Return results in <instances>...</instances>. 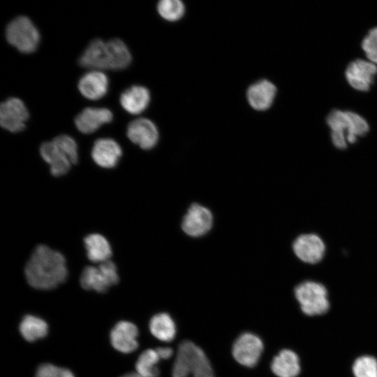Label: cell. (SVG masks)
Instances as JSON below:
<instances>
[{
    "label": "cell",
    "instance_id": "cell-26",
    "mask_svg": "<svg viewBox=\"0 0 377 377\" xmlns=\"http://www.w3.org/2000/svg\"><path fill=\"white\" fill-rule=\"evenodd\" d=\"M157 10L164 20L176 22L184 16L185 6L179 0H161L157 4Z\"/></svg>",
    "mask_w": 377,
    "mask_h": 377
},
{
    "label": "cell",
    "instance_id": "cell-11",
    "mask_svg": "<svg viewBox=\"0 0 377 377\" xmlns=\"http://www.w3.org/2000/svg\"><path fill=\"white\" fill-rule=\"evenodd\" d=\"M29 112L25 105L17 98H9L0 105V124L4 129L17 133L25 128Z\"/></svg>",
    "mask_w": 377,
    "mask_h": 377
},
{
    "label": "cell",
    "instance_id": "cell-12",
    "mask_svg": "<svg viewBox=\"0 0 377 377\" xmlns=\"http://www.w3.org/2000/svg\"><path fill=\"white\" fill-rule=\"evenodd\" d=\"M126 135L133 143L145 150L154 147L158 140L156 126L146 118H138L131 121L127 127Z\"/></svg>",
    "mask_w": 377,
    "mask_h": 377
},
{
    "label": "cell",
    "instance_id": "cell-17",
    "mask_svg": "<svg viewBox=\"0 0 377 377\" xmlns=\"http://www.w3.org/2000/svg\"><path fill=\"white\" fill-rule=\"evenodd\" d=\"M119 145L113 139L100 138L95 141L91 149V157L100 167L114 168L121 156Z\"/></svg>",
    "mask_w": 377,
    "mask_h": 377
},
{
    "label": "cell",
    "instance_id": "cell-13",
    "mask_svg": "<svg viewBox=\"0 0 377 377\" xmlns=\"http://www.w3.org/2000/svg\"><path fill=\"white\" fill-rule=\"evenodd\" d=\"M326 123L330 129L332 145L338 149H346L347 137L352 129L350 111L334 109L327 114Z\"/></svg>",
    "mask_w": 377,
    "mask_h": 377
},
{
    "label": "cell",
    "instance_id": "cell-19",
    "mask_svg": "<svg viewBox=\"0 0 377 377\" xmlns=\"http://www.w3.org/2000/svg\"><path fill=\"white\" fill-rule=\"evenodd\" d=\"M81 94L90 100H98L106 94L108 79L105 74L99 71H91L85 73L78 82Z\"/></svg>",
    "mask_w": 377,
    "mask_h": 377
},
{
    "label": "cell",
    "instance_id": "cell-21",
    "mask_svg": "<svg viewBox=\"0 0 377 377\" xmlns=\"http://www.w3.org/2000/svg\"><path fill=\"white\" fill-rule=\"evenodd\" d=\"M271 369L278 377H296L300 371L299 357L295 352L283 349L274 357Z\"/></svg>",
    "mask_w": 377,
    "mask_h": 377
},
{
    "label": "cell",
    "instance_id": "cell-24",
    "mask_svg": "<svg viewBox=\"0 0 377 377\" xmlns=\"http://www.w3.org/2000/svg\"><path fill=\"white\" fill-rule=\"evenodd\" d=\"M19 330L26 341L33 342L46 337L48 326L44 320L35 316L26 315L20 324Z\"/></svg>",
    "mask_w": 377,
    "mask_h": 377
},
{
    "label": "cell",
    "instance_id": "cell-31",
    "mask_svg": "<svg viewBox=\"0 0 377 377\" xmlns=\"http://www.w3.org/2000/svg\"><path fill=\"white\" fill-rule=\"evenodd\" d=\"M160 359L167 360L172 357L173 351L169 347H158L156 349Z\"/></svg>",
    "mask_w": 377,
    "mask_h": 377
},
{
    "label": "cell",
    "instance_id": "cell-20",
    "mask_svg": "<svg viewBox=\"0 0 377 377\" xmlns=\"http://www.w3.org/2000/svg\"><path fill=\"white\" fill-rule=\"evenodd\" d=\"M150 92L145 87L132 86L120 96V103L128 113L138 114L143 112L150 102Z\"/></svg>",
    "mask_w": 377,
    "mask_h": 377
},
{
    "label": "cell",
    "instance_id": "cell-28",
    "mask_svg": "<svg viewBox=\"0 0 377 377\" xmlns=\"http://www.w3.org/2000/svg\"><path fill=\"white\" fill-rule=\"evenodd\" d=\"M361 47L367 60L377 65V27L368 31L362 40Z\"/></svg>",
    "mask_w": 377,
    "mask_h": 377
},
{
    "label": "cell",
    "instance_id": "cell-4",
    "mask_svg": "<svg viewBox=\"0 0 377 377\" xmlns=\"http://www.w3.org/2000/svg\"><path fill=\"white\" fill-rule=\"evenodd\" d=\"M6 37L11 45L27 54L34 52L40 41L38 30L26 16H18L8 24Z\"/></svg>",
    "mask_w": 377,
    "mask_h": 377
},
{
    "label": "cell",
    "instance_id": "cell-30",
    "mask_svg": "<svg viewBox=\"0 0 377 377\" xmlns=\"http://www.w3.org/2000/svg\"><path fill=\"white\" fill-rule=\"evenodd\" d=\"M35 377H75V376L68 369L45 363L38 367Z\"/></svg>",
    "mask_w": 377,
    "mask_h": 377
},
{
    "label": "cell",
    "instance_id": "cell-32",
    "mask_svg": "<svg viewBox=\"0 0 377 377\" xmlns=\"http://www.w3.org/2000/svg\"><path fill=\"white\" fill-rule=\"evenodd\" d=\"M121 377H142V376L138 374L137 372H132V373L126 374Z\"/></svg>",
    "mask_w": 377,
    "mask_h": 377
},
{
    "label": "cell",
    "instance_id": "cell-9",
    "mask_svg": "<svg viewBox=\"0 0 377 377\" xmlns=\"http://www.w3.org/2000/svg\"><path fill=\"white\" fill-rule=\"evenodd\" d=\"M292 249L300 260L313 265L323 260L326 247L319 235L315 233H304L295 238Z\"/></svg>",
    "mask_w": 377,
    "mask_h": 377
},
{
    "label": "cell",
    "instance_id": "cell-6",
    "mask_svg": "<svg viewBox=\"0 0 377 377\" xmlns=\"http://www.w3.org/2000/svg\"><path fill=\"white\" fill-rule=\"evenodd\" d=\"M214 224L212 211L205 205L193 202L182 217L180 228L187 237L197 239L210 232Z\"/></svg>",
    "mask_w": 377,
    "mask_h": 377
},
{
    "label": "cell",
    "instance_id": "cell-25",
    "mask_svg": "<svg viewBox=\"0 0 377 377\" xmlns=\"http://www.w3.org/2000/svg\"><path fill=\"white\" fill-rule=\"evenodd\" d=\"M160 360L156 350L143 351L135 363L136 372L142 377H159L158 363Z\"/></svg>",
    "mask_w": 377,
    "mask_h": 377
},
{
    "label": "cell",
    "instance_id": "cell-29",
    "mask_svg": "<svg viewBox=\"0 0 377 377\" xmlns=\"http://www.w3.org/2000/svg\"><path fill=\"white\" fill-rule=\"evenodd\" d=\"M52 141L68 156L72 164H76L78 160L77 146L75 141L68 135H59Z\"/></svg>",
    "mask_w": 377,
    "mask_h": 377
},
{
    "label": "cell",
    "instance_id": "cell-7",
    "mask_svg": "<svg viewBox=\"0 0 377 377\" xmlns=\"http://www.w3.org/2000/svg\"><path fill=\"white\" fill-rule=\"evenodd\" d=\"M119 280L117 266L110 260L100 263L98 267L87 266L80 276V284L84 289L100 293H105Z\"/></svg>",
    "mask_w": 377,
    "mask_h": 377
},
{
    "label": "cell",
    "instance_id": "cell-18",
    "mask_svg": "<svg viewBox=\"0 0 377 377\" xmlns=\"http://www.w3.org/2000/svg\"><path fill=\"white\" fill-rule=\"evenodd\" d=\"M40 154L50 165L52 175L59 177L69 171L72 165L70 158L52 140L45 142L40 145Z\"/></svg>",
    "mask_w": 377,
    "mask_h": 377
},
{
    "label": "cell",
    "instance_id": "cell-14",
    "mask_svg": "<svg viewBox=\"0 0 377 377\" xmlns=\"http://www.w3.org/2000/svg\"><path fill=\"white\" fill-rule=\"evenodd\" d=\"M138 329L128 321H120L112 329L110 342L114 348L123 353H130L138 347Z\"/></svg>",
    "mask_w": 377,
    "mask_h": 377
},
{
    "label": "cell",
    "instance_id": "cell-2",
    "mask_svg": "<svg viewBox=\"0 0 377 377\" xmlns=\"http://www.w3.org/2000/svg\"><path fill=\"white\" fill-rule=\"evenodd\" d=\"M132 60L126 45L119 38L107 42L100 38L92 40L79 58L80 66L90 69L122 70Z\"/></svg>",
    "mask_w": 377,
    "mask_h": 377
},
{
    "label": "cell",
    "instance_id": "cell-22",
    "mask_svg": "<svg viewBox=\"0 0 377 377\" xmlns=\"http://www.w3.org/2000/svg\"><path fill=\"white\" fill-rule=\"evenodd\" d=\"M84 246L88 259L94 263H102L110 260L112 249L107 239L100 234H91L84 239Z\"/></svg>",
    "mask_w": 377,
    "mask_h": 377
},
{
    "label": "cell",
    "instance_id": "cell-15",
    "mask_svg": "<svg viewBox=\"0 0 377 377\" xmlns=\"http://www.w3.org/2000/svg\"><path fill=\"white\" fill-rule=\"evenodd\" d=\"M277 89L267 80H259L248 88L246 98L250 106L258 111L268 110L273 104Z\"/></svg>",
    "mask_w": 377,
    "mask_h": 377
},
{
    "label": "cell",
    "instance_id": "cell-3",
    "mask_svg": "<svg viewBox=\"0 0 377 377\" xmlns=\"http://www.w3.org/2000/svg\"><path fill=\"white\" fill-rule=\"evenodd\" d=\"M172 377H215L204 351L190 341L182 342L172 367Z\"/></svg>",
    "mask_w": 377,
    "mask_h": 377
},
{
    "label": "cell",
    "instance_id": "cell-23",
    "mask_svg": "<svg viewBox=\"0 0 377 377\" xmlns=\"http://www.w3.org/2000/svg\"><path fill=\"white\" fill-rule=\"evenodd\" d=\"M149 330L160 341H171L176 334V326L172 318L165 313L154 316L149 322Z\"/></svg>",
    "mask_w": 377,
    "mask_h": 377
},
{
    "label": "cell",
    "instance_id": "cell-5",
    "mask_svg": "<svg viewBox=\"0 0 377 377\" xmlns=\"http://www.w3.org/2000/svg\"><path fill=\"white\" fill-rule=\"evenodd\" d=\"M295 295L302 311L308 316L325 313L329 309L326 288L320 283L305 281L295 289Z\"/></svg>",
    "mask_w": 377,
    "mask_h": 377
},
{
    "label": "cell",
    "instance_id": "cell-16",
    "mask_svg": "<svg viewBox=\"0 0 377 377\" xmlns=\"http://www.w3.org/2000/svg\"><path fill=\"white\" fill-rule=\"evenodd\" d=\"M112 112L105 108H86L75 118V125L84 134L92 133L103 124L112 121Z\"/></svg>",
    "mask_w": 377,
    "mask_h": 377
},
{
    "label": "cell",
    "instance_id": "cell-1",
    "mask_svg": "<svg viewBox=\"0 0 377 377\" xmlns=\"http://www.w3.org/2000/svg\"><path fill=\"white\" fill-rule=\"evenodd\" d=\"M29 284L39 290H51L64 283L68 271L64 256L44 244L38 245L24 269Z\"/></svg>",
    "mask_w": 377,
    "mask_h": 377
},
{
    "label": "cell",
    "instance_id": "cell-10",
    "mask_svg": "<svg viewBox=\"0 0 377 377\" xmlns=\"http://www.w3.org/2000/svg\"><path fill=\"white\" fill-rule=\"evenodd\" d=\"M263 350L261 339L254 334L245 332L235 341L232 353L237 362L247 367H253L258 363Z\"/></svg>",
    "mask_w": 377,
    "mask_h": 377
},
{
    "label": "cell",
    "instance_id": "cell-8",
    "mask_svg": "<svg viewBox=\"0 0 377 377\" xmlns=\"http://www.w3.org/2000/svg\"><path fill=\"white\" fill-rule=\"evenodd\" d=\"M377 75V65L362 59L350 61L345 71V77L348 84L354 89L366 92L374 83Z\"/></svg>",
    "mask_w": 377,
    "mask_h": 377
},
{
    "label": "cell",
    "instance_id": "cell-27",
    "mask_svg": "<svg viewBox=\"0 0 377 377\" xmlns=\"http://www.w3.org/2000/svg\"><path fill=\"white\" fill-rule=\"evenodd\" d=\"M355 377H377V360L369 355L358 357L353 364Z\"/></svg>",
    "mask_w": 377,
    "mask_h": 377
}]
</instances>
